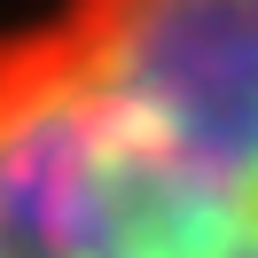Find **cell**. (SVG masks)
I'll list each match as a JSON object with an SVG mask.
<instances>
[{
	"instance_id": "6da1fadb",
	"label": "cell",
	"mask_w": 258,
	"mask_h": 258,
	"mask_svg": "<svg viewBox=\"0 0 258 258\" xmlns=\"http://www.w3.org/2000/svg\"><path fill=\"white\" fill-rule=\"evenodd\" d=\"M0 258H258V0L0 24Z\"/></svg>"
}]
</instances>
